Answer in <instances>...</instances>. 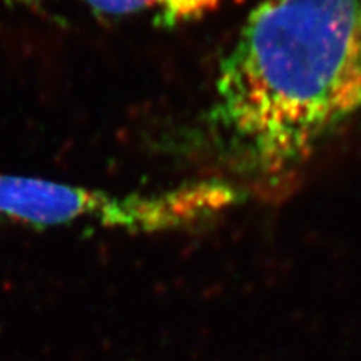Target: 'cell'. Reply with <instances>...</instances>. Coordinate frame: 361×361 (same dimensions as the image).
I'll list each match as a JSON object with an SVG mask.
<instances>
[{
    "label": "cell",
    "mask_w": 361,
    "mask_h": 361,
    "mask_svg": "<svg viewBox=\"0 0 361 361\" xmlns=\"http://www.w3.org/2000/svg\"><path fill=\"white\" fill-rule=\"evenodd\" d=\"M361 111V0H264L220 59L199 118L217 179L286 195Z\"/></svg>",
    "instance_id": "1"
},
{
    "label": "cell",
    "mask_w": 361,
    "mask_h": 361,
    "mask_svg": "<svg viewBox=\"0 0 361 361\" xmlns=\"http://www.w3.org/2000/svg\"><path fill=\"white\" fill-rule=\"evenodd\" d=\"M243 200L238 188L216 178L121 196L38 176L0 173V219L35 229L85 224L142 233L169 232L216 219Z\"/></svg>",
    "instance_id": "2"
},
{
    "label": "cell",
    "mask_w": 361,
    "mask_h": 361,
    "mask_svg": "<svg viewBox=\"0 0 361 361\" xmlns=\"http://www.w3.org/2000/svg\"><path fill=\"white\" fill-rule=\"evenodd\" d=\"M13 8L53 20L140 21L157 29L191 25L233 0H2Z\"/></svg>",
    "instance_id": "3"
}]
</instances>
